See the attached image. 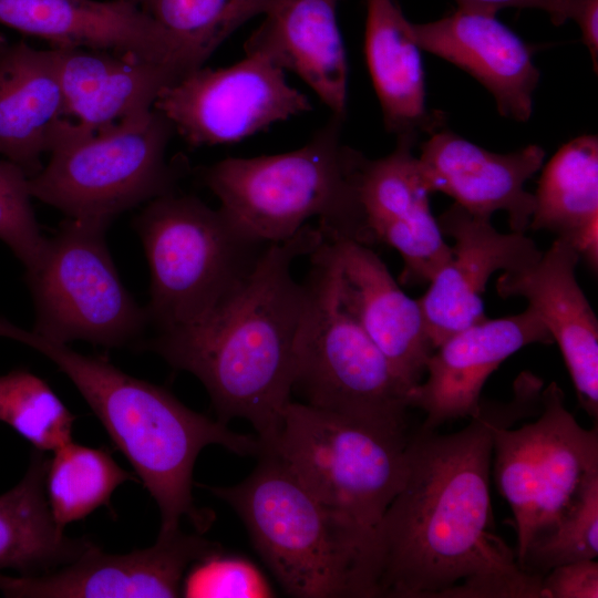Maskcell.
I'll list each match as a JSON object with an SVG mask.
<instances>
[{"label":"cell","mask_w":598,"mask_h":598,"mask_svg":"<svg viewBox=\"0 0 598 598\" xmlns=\"http://www.w3.org/2000/svg\"><path fill=\"white\" fill-rule=\"evenodd\" d=\"M416 158L429 193H444L476 216L491 218L495 212H505L512 231L528 229L535 198L525 184L543 165L542 146L499 154L442 127L421 144Z\"/></svg>","instance_id":"ac0fdd59"},{"label":"cell","mask_w":598,"mask_h":598,"mask_svg":"<svg viewBox=\"0 0 598 598\" xmlns=\"http://www.w3.org/2000/svg\"><path fill=\"white\" fill-rule=\"evenodd\" d=\"M495 11L458 7L426 23H411L421 50L467 72L494 97L498 113L526 122L540 73L534 49L496 18Z\"/></svg>","instance_id":"d6986e66"},{"label":"cell","mask_w":598,"mask_h":598,"mask_svg":"<svg viewBox=\"0 0 598 598\" xmlns=\"http://www.w3.org/2000/svg\"><path fill=\"white\" fill-rule=\"evenodd\" d=\"M0 337L37 350L72 381L156 502L159 533L178 529L184 517L198 533L212 524L213 514L197 508L192 494L194 465L204 447L216 444L243 456L261 452L257 435L229 430L103 357L82 354L2 318Z\"/></svg>","instance_id":"3957f363"},{"label":"cell","mask_w":598,"mask_h":598,"mask_svg":"<svg viewBox=\"0 0 598 598\" xmlns=\"http://www.w3.org/2000/svg\"><path fill=\"white\" fill-rule=\"evenodd\" d=\"M542 578L518 568L458 584L441 598H540Z\"/></svg>","instance_id":"836d02e7"},{"label":"cell","mask_w":598,"mask_h":598,"mask_svg":"<svg viewBox=\"0 0 598 598\" xmlns=\"http://www.w3.org/2000/svg\"><path fill=\"white\" fill-rule=\"evenodd\" d=\"M69 118L53 48L0 33V156L37 175L59 125Z\"/></svg>","instance_id":"cb8c5ba5"},{"label":"cell","mask_w":598,"mask_h":598,"mask_svg":"<svg viewBox=\"0 0 598 598\" xmlns=\"http://www.w3.org/2000/svg\"><path fill=\"white\" fill-rule=\"evenodd\" d=\"M192 146L239 142L312 110L286 71L258 54L219 69L198 68L165 89L153 106Z\"/></svg>","instance_id":"7c38bea8"},{"label":"cell","mask_w":598,"mask_h":598,"mask_svg":"<svg viewBox=\"0 0 598 598\" xmlns=\"http://www.w3.org/2000/svg\"><path fill=\"white\" fill-rule=\"evenodd\" d=\"M502 404L451 434L409 439L402 487L373 530L375 597L441 598L462 582L520 568L493 533L492 424Z\"/></svg>","instance_id":"6da1fadb"},{"label":"cell","mask_w":598,"mask_h":598,"mask_svg":"<svg viewBox=\"0 0 598 598\" xmlns=\"http://www.w3.org/2000/svg\"><path fill=\"white\" fill-rule=\"evenodd\" d=\"M151 271L150 326H189L248 277L267 245L237 233L219 209L177 192L147 204L134 219Z\"/></svg>","instance_id":"ba28073f"},{"label":"cell","mask_w":598,"mask_h":598,"mask_svg":"<svg viewBox=\"0 0 598 598\" xmlns=\"http://www.w3.org/2000/svg\"><path fill=\"white\" fill-rule=\"evenodd\" d=\"M458 7L487 9L498 12L504 8L537 9L546 12L556 24L576 21L584 0H456Z\"/></svg>","instance_id":"d590c367"},{"label":"cell","mask_w":598,"mask_h":598,"mask_svg":"<svg viewBox=\"0 0 598 598\" xmlns=\"http://www.w3.org/2000/svg\"><path fill=\"white\" fill-rule=\"evenodd\" d=\"M415 143L396 138L386 156H364L357 179L370 246L385 244L401 255L400 282L405 286L429 283L452 257V246L431 213L430 193L413 154Z\"/></svg>","instance_id":"9a60e30c"},{"label":"cell","mask_w":598,"mask_h":598,"mask_svg":"<svg viewBox=\"0 0 598 598\" xmlns=\"http://www.w3.org/2000/svg\"><path fill=\"white\" fill-rule=\"evenodd\" d=\"M598 555V483L578 508L551 532L533 542L517 560L529 573L544 576L551 568Z\"/></svg>","instance_id":"4dcf8cb0"},{"label":"cell","mask_w":598,"mask_h":598,"mask_svg":"<svg viewBox=\"0 0 598 598\" xmlns=\"http://www.w3.org/2000/svg\"><path fill=\"white\" fill-rule=\"evenodd\" d=\"M181 596L208 598H266L274 591L248 559L213 551L193 563L182 581Z\"/></svg>","instance_id":"d6a6232c"},{"label":"cell","mask_w":598,"mask_h":598,"mask_svg":"<svg viewBox=\"0 0 598 598\" xmlns=\"http://www.w3.org/2000/svg\"><path fill=\"white\" fill-rule=\"evenodd\" d=\"M174 132L154 107L97 131L65 118L54 134L49 163L28 181L30 194L69 218L111 221L176 192L183 164L166 159Z\"/></svg>","instance_id":"52a82bcc"},{"label":"cell","mask_w":598,"mask_h":598,"mask_svg":"<svg viewBox=\"0 0 598 598\" xmlns=\"http://www.w3.org/2000/svg\"><path fill=\"white\" fill-rule=\"evenodd\" d=\"M528 228L567 241L598 267V138L581 135L563 145L543 169Z\"/></svg>","instance_id":"484cf974"},{"label":"cell","mask_w":598,"mask_h":598,"mask_svg":"<svg viewBox=\"0 0 598 598\" xmlns=\"http://www.w3.org/2000/svg\"><path fill=\"white\" fill-rule=\"evenodd\" d=\"M327 239L334 251L341 302L412 389L422 381L434 350L419 299L400 288L371 246Z\"/></svg>","instance_id":"44dd1931"},{"label":"cell","mask_w":598,"mask_h":598,"mask_svg":"<svg viewBox=\"0 0 598 598\" xmlns=\"http://www.w3.org/2000/svg\"><path fill=\"white\" fill-rule=\"evenodd\" d=\"M319 226L269 244L244 282L198 321L156 333L137 346L205 386L217 420H247L264 447L278 435L291 401L296 344L307 290L291 272L296 259L323 240Z\"/></svg>","instance_id":"7a4b0ae2"},{"label":"cell","mask_w":598,"mask_h":598,"mask_svg":"<svg viewBox=\"0 0 598 598\" xmlns=\"http://www.w3.org/2000/svg\"><path fill=\"white\" fill-rule=\"evenodd\" d=\"M578 252L556 238L533 265L503 272L499 297H522L561 351L581 408L598 416V320L576 279Z\"/></svg>","instance_id":"ffe728a7"},{"label":"cell","mask_w":598,"mask_h":598,"mask_svg":"<svg viewBox=\"0 0 598 598\" xmlns=\"http://www.w3.org/2000/svg\"><path fill=\"white\" fill-rule=\"evenodd\" d=\"M343 118L331 116L302 147L229 157L202 173L219 210L248 240L269 245L296 235L313 217L327 238L370 246L357 179L364 155L343 143Z\"/></svg>","instance_id":"5b68a950"},{"label":"cell","mask_w":598,"mask_h":598,"mask_svg":"<svg viewBox=\"0 0 598 598\" xmlns=\"http://www.w3.org/2000/svg\"><path fill=\"white\" fill-rule=\"evenodd\" d=\"M110 223L69 218L48 239L40 265L24 275L35 311L33 331L106 348L143 340L148 315L117 274L105 241Z\"/></svg>","instance_id":"8fae6325"},{"label":"cell","mask_w":598,"mask_h":598,"mask_svg":"<svg viewBox=\"0 0 598 598\" xmlns=\"http://www.w3.org/2000/svg\"><path fill=\"white\" fill-rule=\"evenodd\" d=\"M405 426L290 401L268 447L329 509L373 530L404 483Z\"/></svg>","instance_id":"30bf717a"},{"label":"cell","mask_w":598,"mask_h":598,"mask_svg":"<svg viewBox=\"0 0 598 598\" xmlns=\"http://www.w3.org/2000/svg\"><path fill=\"white\" fill-rule=\"evenodd\" d=\"M364 53L385 130L417 140L444 127L441 112L426 107L425 78L411 23L395 0H365Z\"/></svg>","instance_id":"d4e9b609"},{"label":"cell","mask_w":598,"mask_h":598,"mask_svg":"<svg viewBox=\"0 0 598 598\" xmlns=\"http://www.w3.org/2000/svg\"><path fill=\"white\" fill-rule=\"evenodd\" d=\"M309 257L292 392L321 411L406 426L411 388L341 302L331 241Z\"/></svg>","instance_id":"9c48e42d"},{"label":"cell","mask_w":598,"mask_h":598,"mask_svg":"<svg viewBox=\"0 0 598 598\" xmlns=\"http://www.w3.org/2000/svg\"><path fill=\"white\" fill-rule=\"evenodd\" d=\"M234 486H206L230 505L282 589L299 598H375L373 534L323 505L272 451Z\"/></svg>","instance_id":"277c9868"},{"label":"cell","mask_w":598,"mask_h":598,"mask_svg":"<svg viewBox=\"0 0 598 598\" xmlns=\"http://www.w3.org/2000/svg\"><path fill=\"white\" fill-rule=\"evenodd\" d=\"M74 421L75 416L43 379L23 369L0 375V422L35 450L53 452L72 441Z\"/></svg>","instance_id":"f546056e"},{"label":"cell","mask_w":598,"mask_h":598,"mask_svg":"<svg viewBox=\"0 0 598 598\" xmlns=\"http://www.w3.org/2000/svg\"><path fill=\"white\" fill-rule=\"evenodd\" d=\"M179 40L205 63L250 19L275 0H127Z\"/></svg>","instance_id":"f1b7e54d"},{"label":"cell","mask_w":598,"mask_h":598,"mask_svg":"<svg viewBox=\"0 0 598 598\" xmlns=\"http://www.w3.org/2000/svg\"><path fill=\"white\" fill-rule=\"evenodd\" d=\"M218 549L219 544L179 528L123 555L105 554L93 544L62 568L19 577L0 574V591L13 598L179 597L189 566Z\"/></svg>","instance_id":"4fadbf2b"},{"label":"cell","mask_w":598,"mask_h":598,"mask_svg":"<svg viewBox=\"0 0 598 598\" xmlns=\"http://www.w3.org/2000/svg\"><path fill=\"white\" fill-rule=\"evenodd\" d=\"M48 462L34 448L22 480L0 495V570L42 574L76 560L94 544L70 538L55 525L45 494Z\"/></svg>","instance_id":"4316f807"},{"label":"cell","mask_w":598,"mask_h":598,"mask_svg":"<svg viewBox=\"0 0 598 598\" xmlns=\"http://www.w3.org/2000/svg\"><path fill=\"white\" fill-rule=\"evenodd\" d=\"M133 478L104 447L65 443L53 451L45 474V494L55 525L64 532L96 508L110 507L114 491Z\"/></svg>","instance_id":"83f0119b"},{"label":"cell","mask_w":598,"mask_h":598,"mask_svg":"<svg viewBox=\"0 0 598 598\" xmlns=\"http://www.w3.org/2000/svg\"><path fill=\"white\" fill-rule=\"evenodd\" d=\"M533 343H553V339L530 307L518 315L486 318L445 339L426 361L425 381L408 394L409 406L426 414L421 429L433 431L451 420L477 416L487 378Z\"/></svg>","instance_id":"e0dca14e"},{"label":"cell","mask_w":598,"mask_h":598,"mask_svg":"<svg viewBox=\"0 0 598 598\" xmlns=\"http://www.w3.org/2000/svg\"><path fill=\"white\" fill-rule=\"evenodd\" d=\"M437 221L454 245L451 259L419 298L434 349L455 332L487 318L482 296L493 274L524 269L543 254L524 233H499L491 218L473 215L455 203Z\"/></svg>","instance_id":"5bb4252c"},{"label":"cell","mask_w":598,"mask_h":598,"mask_svg":"<svg viewBox=\"0 0 598 598\" xmlns=\"http://www.w3.org/2000/svg\"><path fill=\"white\" fill-rule=\"evenodd\" d=\"M53 50L68 116L91 131L152 110L165 89L189 73L174 64L109 51Z\"/></svg>","instance_id":"603a6c76"},{"label":"cell","mask_w":598,"mask_h":598,"mask_svg":"<svg viewBox=\"0 0 598 598\" xmlns=\"http://www.w3.org/2000/svg\"><path fill=\"white\" fill-rule=\"evenodd\" d=\"M598 564L579 560L551 568L542 578L540 598H597Z\"/></svg>","instance_id":"e575fe53"},{"label":"cell","mask_w":598,"mask_h":598,"mask_svg":"<svg viewBox=\"0 0 598 598\" xmlns=\"http://www.w3.org/2000/svg\"><path fill=\"white\" fill-rule=\"evenodd\" d=\"M564 399L551 382L543 389L538 419L509 429L538 406L536 390L515 381L513 400L502 405L492 424L494 476L514 515L516 561L533 542L571 515L598 483L597 426L584 429Z\"/></svg>","instance_id":"8992f818"},{"label":"cell","mask_w":598,"mask_h":598,"mask_svg":"<svg viewBox=\"0 0 598 598\" xmlns=\"http://www.w3.org/2000/svg\"><path fill=\"white\" fill-rule=\"evenodd\" d=\"M28 181L18 165L0 158V240L24 266L25 272L40 265L48 243L32 208Z\"/></svg>","instance_id":"1f68e13d"},{"label":"cell","mask_w":598,"mask_h":598,"mask_svg":"<svg viewBox=\"0 0 598 598\" xmlns=\"http://www.w3.org/2000/svg\"><path fill=\"white\" fill-rule=\"evenodd\" d=\"M581 32V40L586 44L595 71L598 65V0H584L581 11L575 21Z\"/></svg>","instance_id":"8d00e7d4"},{"label":"cell","mask_w":598,"mask_h":598,"mask_svg":"<svg viewBox=\"0 0 598 598\" xmlns=\"http://www.w3.org/2000/svg\"><path fill=\"white\" fill-rule=\"evenodd\" d=\"M339 0H275L244 44L301 78L329 107L346 118L348 61L337 17Z\"/></svg>","instance_id":"7402d4cb"},{"label":"cell","mask_w":598,"mask_h":598,"mask_svg":"<svg viewBox=\"0 0 598 598\" xmlns=\"http://www.w3.org/2000/svg\"><path fill=\"white\" fill-rule=\"evenodd\" d=\"M0 23L53 48H84L177 65L203 62L127 0H0Z\"/></svg>","instance_id":"2e32d148"}]
</instances>
